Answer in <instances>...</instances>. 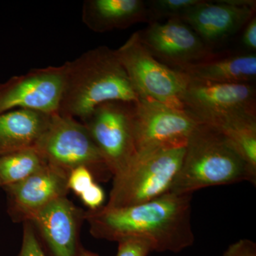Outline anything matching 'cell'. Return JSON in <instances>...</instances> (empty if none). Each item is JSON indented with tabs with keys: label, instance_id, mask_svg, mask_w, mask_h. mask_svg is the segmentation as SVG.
Listing matches in <instances>:
<instances>
[{
	"label": "cell",
	"instance_id": "52a82bcc",
	"mask_svg": "<svg viewBox=\"0 0 256 256\" xmlns=\"http://www.w3.org/2000/svg\"><path fill=\"white\" fill-rule=\"evenodd\" d=\"M134 104L124 101L105 102L82 122L112 178L127 169L137 156L133 133Z\"/></svg>",
	"mask_w": 256,
	"mask_h": 256
},
{
	"label": "cell",
	"instance_id": "8fae6325",
	"mask_svg": "<svg viewBox=\"0 0 256 256\" xmlns=\"http://www.w3.org/2000/svg\"><path fill=\"white\" fill-rule=\"evenodd\" d=\"M138 34L143 45L156 60L176 70H182L215 55L196 32L178 18L163 23L152 22Z\"/></svg>",
	"mask_w": 256,
	"mask_h": 256
},
{
	"label": "cell",
	"instance_id": "7c38bea8",
	"mask_svg": "<svg viewBox=\"0 0 256 256\" xmlns=\"http://www.w3.org/2000/svg\"><path fill=\"white\" fill-rule=\"evenodd\" d=\"M252 0H202L188 10L182 21L190 26L204 43L213 50L238 33L256 13Z\"/></svg>",
	"mask_w": 256,
	"mask_h": 256
},
{
	"label": "cell",
	"instance_id": "d4e9b609",
	"mask_svg": "<svg viewBox=\"0 0 256 256\" xmlns=\"http://www.w3.org/2000/svg\"><path fill=\"white\" fill-rule=\"evenodd\" d=\"M242 44L249 53H255L256 50V16L247 23L244 28Z\"/></svg>",
	"mask_w": 256,
	"mask_h": 256
},
{
	"label": "cell",
	"instance_id": "484cf974",
	"mask_svg": "<svg viewBox=\"0 0 256 256\" xmlns=\"http://www.w3.org/2000/svg\"><path fill=\"white\" fill-rule=\"evenodd\" d=\"M78 256H99L97 255V254H94V252H89V250H86V249L84 248H82L80 250V252H79Z\"/></svg>",
	"mask_w": 256,
	"mask_h": 256
},
{
	"label": "cell",
	"instance_id": "8992f818",
	"mask_svg": "<svg viewBox=\"0 0 256 256\" xmlns=\"http://www.w3.org/2000/svg\"><path fill=\"white\" fill-rule=\"evenodd\" d=\"M116 52L139 98L184 110L183 96L191 78L156 60L143 45L138 32Z\"/></svg>",
	"mask_w": 256,
	"mask_h": 256
},
{
	"label": "cell",
	"instance_id": "44dd1931",
	"mask_svg": "<svg viewBox=\"0 0 256 256\" xmlns=\"http://www.w3.org/2000/svg\"><path fill=\"white\" fill-rule=\"evenodd\" d=\"M96 182L92 172L82 166L72 170L69 173L67 186L68 191H72L77 196L80 194Z\"/></svg>",
	"mask_w": 256,
	"mask_h": 256
},
{
	"label": "cell",
	"instance_id": "5b68a950",
	"mask_svg": "<svg viewBox=\"0 0 256 256\" xmlns=\"http://www.w3.org/2000/svg\"><path fill=\"white\" fill-rule=\"evenodd\" d=\"M35 148L48 164L66 174L84 166L92 172L96 180L106 182L112 178L87 128L73 118L58 112L52 114Z\"/></svg>",
	"mask_w": 256,
	"mask_h": 256
},
{
	"label": "cell",
	"instance_id": "4fadbf2b",
	"mask_svg": "<svg viewBox=\"0 0 256 256\" xmlns=\"http://www.w3.org/2000/svg\"><path fill=\"white\" fill-rule=\"evenodd\" d=\"M68 175L50 164L31 176L3 188L8 212L14 222H30L38 210L57 198L66 196Z\"/></svg>",
	"mask_w": 256,
	"mask_h": 256
},
{
	"label": "cell",
	"instance_id": "9c48e42d",
	"mask_svg": "<svg viewBox=\"0 0 256 256\" xmlns=\"http://www.w3.org/2000/svg\"><path fill=\"white\" fill-rule=\"evenodd\" d=\"M256 96L252 84H220L191 78L182 104L184 109L200 122L216 126L239 116H256Z\"/></svg>",
	"mask_w": 256,
	"mask_h": 256
},
{
	"label": "cell",
	"instance_id": "30bf717a",
	"mask_svg": "<svg viewBox=\"0 0 256 256\" xmlns=\"http://www.w3.org/2000/svg\"><path fill=\"white\" fill-rule=\"evenodd\" d=\"M64 84V66L33 68L0 82V114L16 109L58 112Z\"/></svg>",
	"mask_w": 256,
	"mask_h": 256
},
{
	"label": "cell",
	"instance_id": "e0dca14e",
	"mask_svg": "<svg viewBox=\"0 0 256 256\" xmlns=\"http://www.w3.org/2000/svg\"><path fill=\"white\" fill-rule=\"evenodd\" d=\"M181 72L191 78L220 84H248L256 78V53L212 58L192 64Z\"/></svg>",
	"mask_w": 256,
	"mask_h": 256
},
{
	"label": "cell",
	"instance_id": "5bb4252c",
	"mask_svg": "<svg viewBox=\"0 0 256 256\" xmlns=\"http://www.w3.org/2000/svg\"><path fill=\"white\" fill-rule=\"evenodd\" d=\"M85 210L66 196L57 198L32 216L30 223L38 232L52 256H78L79 233Z\"/></svg>",
	"mask_w": 256,
	"mask_h": 256
},
{
	"label": "cell",
	"instance_id": "cb8c5ba5",
	"mask_svg": "<svg viewBox=\"0 0 256 256\" xmlns=\"http://www.w3.org/2000/svg\"><path fill=\"white\" fill-rule=\"evenodd\" d=\"M223 256H256V244L249 239H240L230 244Z\"/></svg>",
	"mask_w": 256,
	"mask_h": 256
},
{
	"label": "cell",
	"instance_id": "603a6c76",
	"mask_svg": "<svg viewBox=\"0 0 256 256\" xmlns=\"http://www.w3.org/2000/svg\"><path fill=\"white\" fill-rule=\"evenodd\" d=\"M79 197L89 210H96L102 206L105 201V192L95 182L86 191L82 192Z\"/></svg>",
	"mask_w": 256,
	"mask_h": 256
},
{
	"label": "cell",
	"instance_id": "ffe728a7",
	"mask_svg": "<svg viewBox=\"0 0 256 256\" xmlns=\"http://www.w3.org/2000/svg\"><path fill=\"white\" fill-rule=\"evenodd\" d=\"M116 256H148L154 252L152 244L148 239L129 237L120 240Z\"/></svg>",
	"mask_w": 256,
	"mask_h": 256
},
{
	"label": "cell",
	"instance_id": "277c9868",
	"mask_svg": "<svg viewBox=\"0 0 256 256\" xmlns=\"http://www.w3.org/2000/svg\"><path fill=\"white\" fill-rule=\"evenodd\" d=\"M185 148L137 153L127 169L112 178L110 196L105 206H134L170 192L182 163Z\"/></svg>",
	"mask_w": 256,
	"mask_h": 256
},
{
	"label": "cell",
	"instance_id": "7402d4cb",
	"mask_svg": "<svg viewBox=\"0 0 256 256\" xmlns=\"http://www.w3.org/2000/svg\"><path fill=\"white\" fill-rule=\"evenodd\" d=\"M16 256H46L37 238L36 230L30 222L24 223L22 242Z\"/></svg>",
	"mask_w": 256,
	"mask_h": 256
},
{
	"label": "cell",
	"instance_id": "2e32d148",
	"mask_svg": "<svg viewBox=\"0 0 256 256\" xmlns=\"http://www.w3.org/2000/svg\"><path fill=\"white\" fill-rule=\"evenodd\" d=\"M52 114L26 109L0 114V156L36 148Z\"/></svg>",
	"mask_w": 256,
	"mask_h": 256
},
{
	"label": "cell",
	"instance_id": "9a60e30c",
	"mask_svg": "<svg viewBox=\"0 0 256 256\" xmlns=\"http://www.w3.org/2000/svg\"><path fill=\"white\" fill-rule=\"evenodd\" d=\"M82 21L89 30L105 33L124 30L138 23H150L146 1L142 0H86Z\"/></svg>",
	"mask_w": 256,
	"mask_h": 256
},
{
	"label": "cell",
	"instance_id": "d6986e66",
	"mask_svg": "<svg viewBox=\"0 0 256 256\" xmlns=\"http://www.w3.org/2000/svg\"><path fill=\"white\" fill-rule=\"evenodd\" d=\"M202 0H152L146 1L150 23L161 18L181 20L184 14Z\"/></svg>",
	"mask_w": 256,
	"mask_h": 256
},
{
	"label": "cell",
	"instance_id": "ac0fdd59",
	"mask_svg": "<svg viewBox=\"0 0 256 256\" xmlns=\"http://www.w3.org/2000/svg\"><path fill=\"white\" fill-rule=\"evenodd\" d=\"M48 164L36 148H28L0 156V188L23 181Z\"/></svg>",
	"mask_w": 256,
	"mask_h": 256
},
{
	"label": "cell",
	"instance_id": "6da1fadb",
	"mask_svg": "<svg viewBox=\"0 0 256 256\" xmlns=\"http://www.w3.org/2000/svg\"><path fill=\"white\" fill-rule=\"evenodd\" d=\"M192 200V194L168 192L134 206L87 210L85 220L96 238L118 242L139 237L149 240L154 252H178L194 242Z\"/></svg>",
	"mask_w": 256,
	"mask_h": 256
},
{
	"label": "cell",
	"instance_id": "ba28073f",
	"mask_svg": "<svg viewBox=\"0 0 256 256\" xmlns=\"http://www.w3.org/2000/svg\"><path fill=\"white\" fill-rule=\"evenodd\" d=\"M200 121L186 110L139 98L134 104L133 133L137 153L185 148Z\"/></svg>",
	"mask_w": 256,
	"mask_h": 256
},
{
	"label": "cell",
	"instance_id": "3957f363",
	"mask_svg": "<svg viewBox=\"0 0 256 256\" xmlns=\"http://www.w3.org/2000/svg\"><path fill=\"white\" fill-rule=\"evenodd\" d=\"M244 181L256 185V176L218 130L201 122L188 139L182 163L170 192L192 194L202 188Z\"/></svg>",
	"mask_w": 256,
	"mask_h": 256
},
{
	"label": "cell",
	"instance_id": "7a4b0ae2",
	"mask_svg": "<svg viewBox=\"0 0 256 256\" xmlns=\"http://www.w3.org/2000/svg\"><path fill=\"white\" fill-rule=\"evenodd\" d=\"M64 84L58 114L80 122L110 101L137 102L139 96L116 50L96 47L63 64Z\"/></svg>",
	"mask_w": 256,
	"mask_h": 256
}]
</instances>
